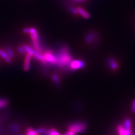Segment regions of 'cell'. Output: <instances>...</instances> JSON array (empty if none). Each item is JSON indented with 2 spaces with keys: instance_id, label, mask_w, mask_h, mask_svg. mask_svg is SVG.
<instances>
[{
  "instance_id": "obj_1",
  "label": "cell",
  "mask_w": 135,
  "mask_h": 135,
  "mask_svg": "<svg viewBox=\"0 0 135 135\" xmlns=\"http://www.w3.org/2000/svg\"><path fill=\"white\" fill-rule=\"evenodd\" d=\"M56 56L57 58L56 64L61 67L69 64L72 61V57L69 52L68 49L65 47L62 48L57 56Z\"/></svg>"
},
{
  "instance_id": "obj_2",
  "label": "cell",
  "mask_w": 135,
  "mask_h": 135,
  "mask_svg": "<svg viewBox=\"0 0 135 135\" xmlns=\"http://www.w3.org/2000/svg\"><path fill=\"white\" fill-rule=\"evenodd\" d=\"M117 131L119 135H135L133 133L132 122L129 119H126L123 124L118 126Z\"/></svg>"
},
{
  "instance_id": "obj_3",
  "label": "cell",
  "mask_w": 135,
  "mask_h": 135,
  "mask_svg": "<svg viewBox=\"0 0 135 135\" xmlns=\"http://www.w3.org/2000/svg\"><path fill=\"white\" fill-rule=\"evenodd\" d=\"M87 128V125L85 122H76L72 123L69 126V131H72L75 134L82 133L85 131Z\"/></svg>"
},
{
  "instance_id": "obj_4",
  "label": "cell",
  "mask_w": 135,
  "mask_h": 135,
  "mask_svg": "<svg viewBox=\"0 0 135 135\" xmlns=\"http://www.w3.org/2000/svg\"><path fill=\"white\" fill-rule=\"evenodd\" d=\"M43 55L46 63H49L51 64H56L57 58L51 51H48L44 52Z\"/></svg>"
},
{
  "instance_id": "obj_5",
  "label": "cell",
  "mask_w": 135,
  "mask_h": 135,
  "mask_svg": "<svg viewBox=\"0 0 135 135\" xmlns=\"http://www.w3.org/2000/svg\"><path fill=\"white\" fill-rule=\"evenodd\" d=\"M84 66L83 62L80 60H73L69 64L70 69L73 70L80 69Z\"/></svg>"
},
{
  "instance_id": "obj_6",
  "label": "cell",
  "mask_w": 135,
  "mask_h": 135,
  "mask_svg": "<svg viewBox=\"0 0 135 135\" xmlns=\"http://www.w3.org/2000/svg\"><path fill=\"white\" fill-rule=\"evenodd\" d=\"M33 55L30 53H26V56L24 63V70L27 71L30 69L31 65V61Z\"/></svg>"
},
{
  "instance_id": "obj_7",
  "label": "cell",
  "mask_w": 135,
  "mask_h": 135,
  "mask_svg": "<svg viewBox=\"0 0 135 135\" xmlns=\"http://www.w3.org/2000/svg\"><path fill=\"white\" fill-rule=\"evenodd\" d=\"M0 57H1L7 63H10L11 62V58L5 50H0Z\"/></svg>"
},
{
  "instance_id": "obj_8",
  "label": "cell",
  "mask_w": 135,
  "mask_h": 135,
  "mask_svg": "<svg viewBox=\"0 0 135 135\" xmlns=\"http://www.w3.org/2000/svg\"><path fill=\"white\" fill-rule=\"evenodd\" d=\"M77 10L78 13L80 14L83 18H84L85 19H89L90 18V15L85 10H84L83 8H81V7H78L77 8Z\"/></svg>"
},
{
  "instance_id": "obj_9",
  "label": "cell",
  "mask_w": 135,
  "mask_h": 135,
  "mask_svg": "<svg viewBox=\"0 0 135 135\" xmlns=\"http://www.w3.org/2000/svg\"><path fill=\"white\" fill-rule=\"evenodd\" d=\"M44 133H45V135H60L59 132L54 129H49L48 130L45 131Z\"/></svg>"
},
{
  "instance_id": "obj_10",
  "label": "cell",
  "mask_w": 135,
  "mask_h": 135,
  "mask_svg": "<svg viewBox=\"0 0 135 135\" xmlns=\"http://www.w3.org/2000/svg\"><path fill=\"white\" fill-rule=\"evenodd\" d=\"M26 135H40V134L37 130H35L32 128H29L27 130Z\"/></svg>"
},
{
  "instance_id": "obj_11",
  "label": "cell",
  "mask_w": 135,
  "mask_h": 135,
  "mask_svg": "<svg viewBox=\"0 0 135 135\" xmlns=\"http://www.w3.org/2000/svg\"><path fill=\"white\" fill-rule=\"evenodd\" d=\"M109 65L111 67V68L112 69H116L118 68L117 63L115 61L112 59H111L109 60Z\"/></svg>"
},
{
  "instance_id": "obj_12",
  "label": "cell",
  "mask_w": 135,
  "mask_h": 135,
  "mask_svg": "<svg viewBox=\"0 0 135 135\" xmlns=\"http://www.w3.org/2000/svg\"><path fill=\"white\" fill-rule=\"evenodd\" d=\"M8 102L7 100L4 99H0V108H3L7 106Z\"/></svg>"
},
{
  "instance_id": "obj_13",
  "label": "cell",
  "mask_w": 135,
  "mask_h": 135,
  "mask_svg": "<svg viewBox=\"0 0 135 135\" xmlns=\"http://www.w3.org/2000/svg\"><path fill=\"white\" fill-rule=\"evenodd\" d=\"M6 52L7 53V54H8V55L9 56V57L12 59L13 58H14V53L13 52V51L10 48H7V49H6Z\"/></svg>"
},
{
  "instance_id": "obj_14",
  "label": "cell",
  "mask_w": 135,
  "mask_h": 135,
  "mask_svg": "<svg viewBox=\"0 0 135 135\" xmlns=\"http://www.w3.org/2000/svg\"><path fill=\"white\" fill-rule=\"evenodd\" d=\"M52 79L53 81L56 83V84H58L59 81V78L58 77V76L56 75H54L52 76Z\"/></svg>"
},
{
  "instance_id": "obj_15",
  "label": "cell",
  "mask_w": 135,
  "mask_h": 135,
  "mask_svg": "<svg viewBox=\"0 0 135 135\" xmlns=\"http://www.w3.org/2000/svg\"><path fill=\"white\" fill-rule=\"evenodd\" d=\"M70 11H71V12L73 13H74L75 14H78V10H77V9H75L74 8H73V7H71L70 8Z\"/></svg>"
},
{
  "instance_id": "obj_16",
  "label": "cell",
  "mask_w": 135,
  "mask_h": 135,
  "mask_svg": "<svg viewBox=\"0 0 135 135\" xmlns=\"http://www.w3.org/2000/svg\"><path fill=\"white\" fill-rule=\"evenodd\" d=\"M132 110L133 112H135V100H134L132 103Z\"/></svg>"
},
{
  "instance_id": "obj_17",
  "label": "cell",
  "mask_w": 135,
  "mask_h": 135,
  "mask_svg": "<svg viewBox=\"0 0 135 135\" xmlns=\"http://www.w3.org/2000/svg\"><path fill=\"white\" fill-rule=\"evenodd\" d=\"M75 135V134L73 133V132L72 131H69L68 132L64 134L63 135Z\"/></svg>"
}]
</instances>
